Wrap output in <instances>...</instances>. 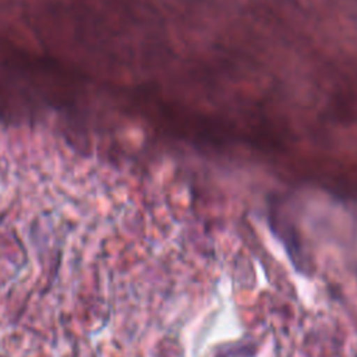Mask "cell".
<instances>
[{
	"instance_id": "6da1fadb",
	"label": "cell",
	"mask_w": 357,
	"mask_h": 357,
	"mask_svg": "<svg viewBox=\"0 0 357 357\" xmlns=\"http://www.w3.org/2000/svg\"><path fill=\"white\" fill-rule=\"evenodd\" d=\"M257 346L252 343H236L227 347H220L216 357H251L254 356Z\"/></svg>"
}]
</instances>
